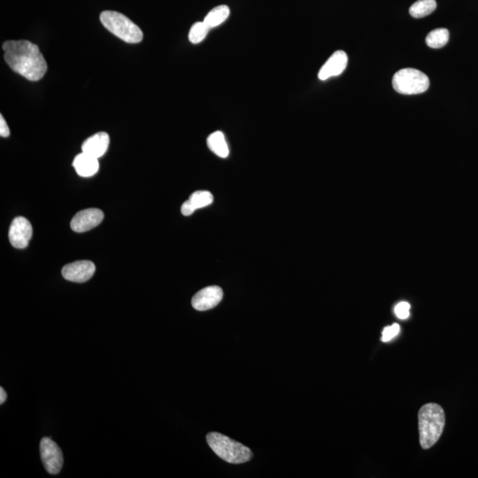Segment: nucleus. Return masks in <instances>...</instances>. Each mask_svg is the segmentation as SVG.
I'll list each match as a JSON object with an SVG mask.
<instances>
[{
    "label": "nucleus",
    "instance_id": "423d86ee",
    "mask_svg": "<svg viewBox=\"0 0 478 478\" xmlns=\"http://www.w3.org/2000/svg\"><path fill=\"white\" fill-rule=\"evenodd\" d=\"M40 453L45 470L51 475H57L63 466L62 451L51 438H44L40 443Z\"/></svg>",
    "mask_w": 478,
    "mask_h": 478
},
{
    "label": "nucleus",
    "instance_id": "f03ea898",
    "mask_svg": "<svg viewBox=\"0 0 478 478\" xmlns=\"http://www.w3.org/2000/svg\"><path fill=\"white\" fill-rule=\"evenodd\" d=\"M420 444L422 449L433 446L443 433L446 416L442 407L436 403H428L418 413Z\"/></svg>",
    "mask_w": 478,
    "mask_h": 478
},
{
    "label": "nucleus",
    "instance_id": "9d476101",
    "mask_svg": "<svg viewBox=\"0 0 478 478\" xmlns=\"http://www.w3.org/2000/svg\"><path fill=\"white\" fill-rule=\"evenodd\" d=\"M96 267L90 261H78L68 265L62 269L63 278L75 283L87 282L93 278Z\"/></svg>",
    "mask_w": 478,
    "mask_h": 478
},
{
    "label": "nucleus",
    "instance_id": "ddd939ff",
    "mask_svg": "<svg viewBox=\"0 0 478 478\" xmlns=\"http://www.w3.org/2000/svg\"><path fill=\"white\" fill-rule=\"evenodd\" d=\"M214 200V197L208 191H195L191 195L190 199L182 204L181 208L182 214L184 216H190L193 214L197 209L206 208L211 205Z\"/></svg>",
    "mask_w": 478,
    "mask_h": 478
},
{
    "label": "nucleus",
    "instance_id": "a211bd4d",
    "mask_svg": "<svg viewBox=\"0 0 478 478\" xmlns=\"http://www.w3.org/2000/svg\"><path fill=\"white\" fill-rule=\"evenodd\" d=\"M449 32L446 29H437L429 33L426 38V44L429 47L442 48L449 43Z\"/></svg>",
    "mask_w": 478,
    "mask_h": 478
},
{
    "label": "nucleus",
    "instance_id": "f8f14e48",
    "mask_svg": "<svg viewBox=\"0 0 478 478\" xmlns=\"http://www.w3.org/2000/svg\"><path fill=\"white\" fill-rule=\"evenodd\" d=\"M110 138L106 132H99L90 136L82 145V152L99 159L108 151Z\"/></svg>",
    "mask_w": 478,
    "mask_h": 478
},
{
    "label": "nucleus",
    "instance_id": "1a4fd4ad",
    "mask_svg": "<svg viewBox=\"0 0 478 478\" xmlns=\"http://www.w3.org/2000/svg\"><path fill=\"white\" fill-rule=\"evenodd\" d=\"M103 219H104V214L101 210L97 208L84 209L78 212L73 217L70 226L75 232H85V231L94 229L97 225L101 224Z\"/></svg>",
    "mask_w": 478,
    "mask_h": 478
},
{
    "label": "nucleus",
    "instance_id": "dca6fc26",
    "mask_svg": "<svg viewBox=\"0 0 478 478\" xmlns=\"http://www.w3.org/2000/svg\"><path fill=\"white\" fill-rule=\"evenodd\" d=\"M230 14L229 7L225 5H218L206 14L203 21L209 27L210 29H212L224 23L229 18Z\"/></svg>",
    "mask_w": 478,
    "mask_h": 478
},
{
    "label": "nucleus",
    "instance_id": "39448f33",
    "mask_svg": "<svg viewBox=\"0 0 478 478\" xmlns=\"http://www.w3.org/2000/svg\"><path fill=\"white\" fill-rule=\"evenodd\" d=\"M392 86L397 93L404 95H416L425 93L430 87V79L415 69H404L394 75Z\"/></svg>",
    "mask_w": 478,
    "mask_h": 478
},
{
    "label": "nucleus",
    "instance_id": "f3484780",
    "mask_svg": "<svg viewBox=\"0 0 478 478\" xmlns=\"http://www.w3.org/2000/svg\"><path fill=\"white\" fill-rule=\"evenodd\" d=\"M436 8V0H418L409 8V14L414 18H422L433 13Z\"/></svg>",
    "mask_w": 478,
    "mask_h": 478
},
{
    "label": "nucleus",
    "instance_id": "4468645a",
    "mask_svg": "<svg viewBox=\"0 0 478 478\" xmlns=\"http://www.w3.org/2000/svg\"><path fill=\"white\" fill-rule=\"evenodd\" d=\"M73 167H75L79 176L83 178H91L99 171V164L97 158L82 152V154H78L73 161Z\"/></svg>",
    "mask_w": 478,
    "mask_h": 478
},
{
    "label": "nucleus",
    "instance_id": "f257e3e1",
    "mask_svg": "<svg viewBox=\"0 0 478 478\" xmlns=\"http://www.w3.org/2000/svg\"><path fill=\"white\" fill-rule=\"evenodd\" d=\"M5 60L15 73L35 82L47 71V63L38 45L26 40L7 41L3 44Z\"/></svg>",
    "mask_w": 478,
    "mask_h": 478
},
{
    "label": "nucleus",
    "instance_id": "20e7f679",
    "mask_svg": "<svg viewBox=\"0 0 478 478\" xmlns=\"http://www.w3.org/2000/svg\"><path fill=\"white\" fill-rule=\"evenodd\" d=\"M100 21L108 32L129 44L142 41L143 32L129 18L115 11H104L100 14Z\"/></svg>",
    "mask_w": 478,
    "mask_h": 478
},
{
    "label": "nucleus",
    "instance_id": "9b49d317",
    "mask_svg": "<svg viewBox=\"0 0 478 478\" xmlns=\"http://www.w3.org/2000/svg\"><path fill=\"white\" fill-rule=\"evenodd\" d=\"M347 63H348V57L345 51H335L320 69L318 74L320 80L326 81L328 78L337 77V75L342 74L346 69Z\"/></svg>",
    "mask_w": 478,
    "mask_h": 478
},
{
    "label": "nucleus",
    "instance_id": "4be33fe9",
    "mask_svg": "<svg viewBox=\"0 0 478 478\" xmlns=\"http://www.w3.org/2000/svg\"><path fill=\"white\" fill-rule=\"evenodd\" d=\"M0 136L2 138H8V136H10V130H9L7 121H5L3 115H0Z\"/></svg>",
    "mask_w": 478,
    "mask_h": 478
},
{
    "label": "nucleus",
    "instance_id": "aec40b11",
    "mask_svg": "<svg viewBox=\"0 0 478 478\" xmlns=\"http://www.w3.org/2000/svg\"><path fill=\"white\" fill-rule=\"evenodd\" d=\"M400 331L401 327L398 324L387 326V327L383 328L381 340L385 343L389 342V341L394 339L395 337L398 336Z\"/></svg>",
    "mask_w": 478,
    "mask_h": 478
},
{
    "label": "nucleus",
    "instance_id": "7ed1b4c3",
    "mask_svg": "<svg viewBox=\"0 0 478 478\" xmlns=\"http://www.w3.org/2000/svg\"><path fill=\"white\" fill-rule=\"evenodd\" d=\"M206 441L219 457L230 464H245L252 458V451L248 447L218 432H210Z\"/></svg>",
    "mask_w": 478,
    "mask_h": 478
},
{
    "label": "nucleus",
    "instance_id": "5701e85b",
    "mask_svg": "<svg viewBox=\"0 0 478 478\" xmlns=\"http://www.w3.org/2000/svg\"><path fill=\"white\" fill-rule=\"evenodd\" d=\"M7 392H5V390L2 387L0 388V404L4 403V402L7 401Z\"/></svg>",
    "mask_w": 478,
    "mask_h": 478
},
{
    "label": "nucleus",
    "instance_id": "6ab92c4d",
    "mask_svg": "<svg viewBox=\"0 0 478 478\" xmlns=\"http://www.w3.org/2000/svg\"><path fill=\"white\" fill-rule=\"evenodd\" d=\"M209 30V27L204 21H198L191 26L189 32V40L195 45L200 44L208 36Z\"/></svg>",
    "mask_w": 478,
    "mask_h": 478
},
{
    "label": "nucleus",
    "instance_id": "2eb2a0df",
    "mask_svg": "<svg viewBox=\"0 0 478 478\" xmlns=\"http://www.w3.org/2000/svg\"><path fill=\"white\" fill-rule=\"evenodd\" d=\"M208 145L210 150L218 157L225 159L229 156V146H228L224 133L221 132L212 133L208 138Z\"/></svg>",
    "mask_w": 478,
    "mask_h": 478
},
{
    "label": "nucleus",
    "instance_id": "6e6552de",
    "mask_svg": "<svg viewBox=\"0 0 478 478\" xmlns=\"http://www.w3.org/2000/svg\"><path fill=\"white\" fill-rule=\"evenodd\" d=\"M224 298V291L219 286H208L197 292L191 300V305L198 311L214 309Z\"/></svg>",
    "mask_w": 478,
    "mask_h": 478
},
{
    "label": "nucleus",
    "instance_id": "412c9836",
    "mask_svg": "<svg viewBox=\"0 0 478 478\" xmlns=\"http://www.w3.org/2000/svg\"><path fill=\"white\" fill-rule=\"evenodd\" d=\"M411 306L409 303L401 302L395 307L394 312L398 319L406 320L409 318Z\"/></svg>",
    "mask_w": 478,
    "mask_h": 478
},
{
    "label": "nucleus",
    "instance_id": "0eeeda50",
    "mask_svg": "<svg viewBox=\"0 0 478 478\" xmlns=\"http://www.w3.org/2000/svg\"><path fill=\"white\" fill-rule=\"evenodd\" d=\"M33 234L32 225L26 218L16 217L9 229V241L14 248L23 249L29 246Z\"/></svg>",
    "mask_w": 478,
    "mask_h": 478
}]
</instances>
